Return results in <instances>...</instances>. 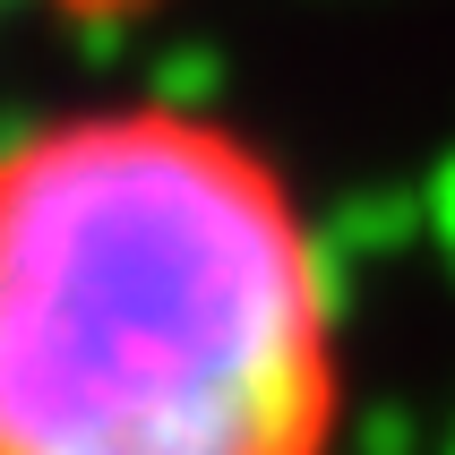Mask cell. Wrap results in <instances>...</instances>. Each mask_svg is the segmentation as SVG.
<instances>
[{"label":"cell","instance_id":"6da1fadb","mask_svg":"<svg viewBox=\"0 0 455 455\" xmlns=\"http://www.w3.org/2000/svg\"><path fill=\"white\" fill-rule=\"evenodd\" d=\"M0 455H344L335 267L275 155L180 103L0 147Z\"/></svg>","mask_w":455,"mask_h":455}]
</instances>
